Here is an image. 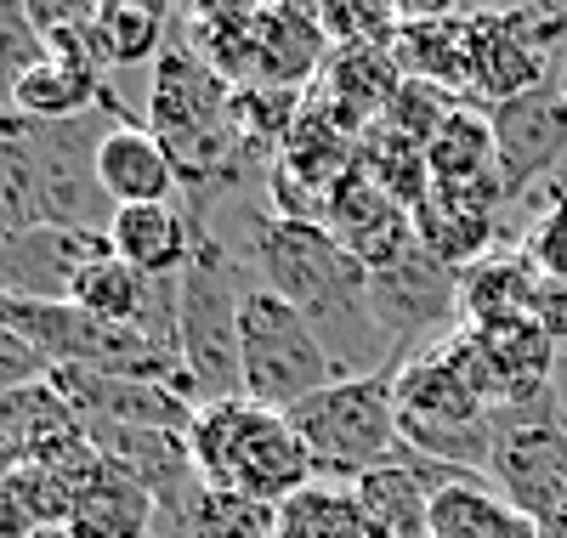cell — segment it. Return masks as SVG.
Listing matches in <instances>:
<instances>
[{"instance_id": "6da1fadb", "label": "cell", "mask_w": 567, "mask_h": 538, "mask_svg": "<svg viewBox=\"0 0 567 538\" xmlns=\"http://www.w3.org/2000/svg\"><path fill=\"white\" fill-rule=\"evenodd\" d=\"M250 261H256V283H267L272 296H284L318 329L341 380L403 369L381 318H374V272L352 250H341L329 227L272 216L250 238Z\"/></svg>"}, {"instance_id": "7a4b0ae2", "label": "cell", "mask_w": 567, "mask_h": 538, "mask_svg": "<svg viewBox=\"0 0 567 538\" xmlns=\"http://www.w3.org/2000/svg\"><path fill=\"white\" fill-rule=\"evenodd\" d=\"M187 454H194L205 487H221V494H239L272 510L318 482V465L301 443V431L290 425V414L261 408L250 397L199 408L194 431H187Z\"/></svg>"}, {"instance_id": "3957f363", "label": "cell", "mask_w": 567, "mask_h": 538, "mask_svg": "<svg viewBox=\"0 0 567 538\" xmlns=\"http://www.w3.org/2000/svg\"><path fill=\"white\" fill-rule=\"evenodd\" d=\"M245 296L250 272L216 232H205L176 296V352L187 363L199 408L245 397Z\"/></svg>"}, {"instance_id": "277c9868", "label": "cell", "mask_w": 567, "mask_h": 538, "mask_svg": "<svg viewBox=\"0 0 567 538\" xmlns=\"http://www.w3.org/2000/svg\"><path fill=\"white\" fill-rule=\"evenodd\" d=\"M398 431L403 448L437 470L454 476H483L488 482V459H494V414L483 408V397L460 380V369L449 363L443 340L437 346L414 352L398 374Z\"/></svg>"}, {"instance_id": "5b68a950", "label": "cell", "mask_w": 567, "mask_h": 538, "mask_svg": "<svg viewBox=\"0 0 567 538\" xmlns=\"http://www.w3.org/2000/svg\"><path fill=\"white\" fill-rule=\"evenodd\" d=\"M148 131L165 142V154L182 170V187L216 182L239 148V125H233V91L227 80L194 52L187 40H165L154 63L148 91Z\"/></svg>"}, {"instance_id": "8992f818", "label": "cell", "mask_w": 567, "mask_h": 538, "mask_svg": "<svg viewBox=\"0 0 567 538\" xmlns=\"http://www.w3.org/2000/svg\"><path fill=\"white\" fill-rule=\"evenodd\" d=\"M290 425L318 465L323 482H363L374 470L409 465L414 454L403 448L398 431V391L392 374H363V380H336L301 408H290Z\"/></svg>"}, {"instance_id": "52a82bcc", "label": "cell", "mask_w": 567, "mask_h": 538, "mask_svg": "<svg viewBox=\"0 0 567 538\" xmlns=\"http://www.w3.org/2000/svg\"><path fill=\"white\" fill-rule=\"evenodd\" d=\"M336 380L341 374L329 363L318 329L284 296H272L267 283H250V296H245V397L290 414Z\"/></svg>"}, {"instance_id": "ba28073f", "label": "cell", "mask_w": 567, "mask_h": 538, "mask_svg": "<svg viewBox=\"0 0 567 538\" xmlns=\"http://www.w3.org/2000/svg\"><path fill=\"white\" fill-rule=\"evenodd\" d=\"M488 487L528 521L567 516V414L556 391H545L539 403L494 414Z\"/></svg>"}, {"instance_id": "9c48e42d", "label": "cell", "mask_w": 567, "mask_h": 538, "mask_svg": "<svg viewBox=\"0 0 567 538\" xmlns=\"http://www.w3.org/2000/svg\"><path fill=\"white\" fill-rule=\"evenodd\" d=\"M494 125V165L505 193H523L539 176L561 170L567 159V91L561 85H534L511 103L488 108Z\"/></svg>"}, {"instance_id": "30bf717a", "label": "cell", "mask_w": 567, "mask_h": 538, "mask_svg": "<svg viewBox=\"0 0 567 538\" xmlns=\"http://www.w3.org/2000/svg\"><path fill=\"white\" fill-rule=\"evenodd\" d=\"M109 250V232L85 227H29L0 238V296L7 301H74L85 261Z\"/></svg>"}, {"instance_id": "8fae6325", "label": "cell", "mask_w": 567, "mask_h": 538, "mask_svg": "<svg viewBox=\"0 0 567 538\" xmlns=\"http://www.w3.org/2000/svg\"><path fill=\"white\" fill-rule=\"evenodd\" d=\"M63 385V397L80 408V420H103V425H131V431H171L187 436L194 431V403L176 397L171 385L136 380V374H103V369H52Z\"/></svg>"}, {"instance_id": "7c38bea8", "label": "cell", "mask_w": 567, "mask_h": 538, "mask_svg": "<svg viewBox=\"0 0 567 538\" xmlns=\"http://www.w3.org/2000/svg\"><path fill=\"white\" fill-rule=\"evenodd\" d=\"M329 238L352 250L369 272L398 267L414 250V216L392 199L386 187H374L363 170H352L336 193H329V210H323Z\"/></svg>"}, {"instance_id": "4fadbf2b", "label": "cell", "mask_w": 567, "mask_h": 538, "mask_svg": "<svg viewBox=\"0 0 567 538\" xmlns=\"http://www.w3.org/2000/svg\"><path fill=\"white\" fill-rule=\"evenodd\" d=\"M97 187L114 210H131V205H176L182 193V170L176 159L165 154V142L136 125V120H114L97 142Z\"/></svg>"}, {"instance_id": "5bb4252c", "label": "cell", "mask_w": 567, "mask_h": 538, "mask_svg": "<svg viewBox=\"0 0 567 538\" xmlns=\"http://www.w3.org/2000/svg\"><path fill=\"white\" fill-rule=\"evenodd\" d=\"M205 244V221L176 205H131L109 221V250L142 278H182Z\"/></svg>"}, {"instance_id": "9a60e30c", "label": "cell", "mask_w": 567, "mask_h": 538, "mask_svg": "<svg viewBox=\"0 0 567 538\" xmlns=\"http://www.w3.org/2000/svg\"><path fill=\"white\" fill-rule=\"evenodd\" d=\"M0 431L12 436V448L23 454V465H52V459H63V454L91 443L80 408L63 397V385L52 374L12 391V397H0Z\"/></svg>"}, {"instance_id": "2e32d148", "label": "cell", "mask_w": 567, "mask_h": 538, "mask_svg": "<svg viewBox=\"0 0 567 538\" xmlns=\"http://www.w3.org/2000/svg\"><path fill=\"white\" fill-rule=\"evenodd\" d=\"M97 108H109L103 69L80 63V58H58V52H45L12 91V114L34 120V125H69V120H85Z\"/></svg>"}, {"instance_id": "e0dca14e", "label": "cell", "mask_w": 567, "mask_h": 538, "mask_svg": "<svg viewBox=\"0 0 567 538\" xmlns=\"http://www.w3.org/2000/svg\"><path fill=\"white\" fill-rule=\"evenodd\" d=\"M443 482H454V470L409 459V465H392V470H374L352 487H358V499H363V510H369L381 538H432V499H437Z\"/></svg>"}, {"instance_id": "ac0fdd59", "label": "cell", "mask_w": 567, "mask_h": 538, "mask_svg": "<svg viewBox=\"0 0 567 538\" xmlns=\"http://www.w3.org/2000/svg\"><path fill=\"white\" fill-rule=\"evenodd\" d=\"M539 296V267L523 250H494L460 272V329H488L505 318H528Z\"/></svg>"}, {"instance_id": "d6986e66", "label": "cell", "mask_w": 567, "mask_h": 538, "mask_svg": "<svg viewBox=\"0 0 567 538\" xmlns=\"http://www.w3.org/2000/svg\"><path fill=\"white\" fill-rule=\"evenodd\" d=\"M432 538H539V521L505 505L483 476H454L432 499Z\"/></svg>"}, {"instance_id": "ffe728a7", "label": "cell", "mask_w": 567, "mask_h": 538, "mask_svg": "<svg viewBox=\"0 0 567 538\" xmlns=\"http://www.w3.org/2000/svg\"><path fill=\"white\" fill-rule=\"evenodd\" d=\"M323 18L312 12H261L256 18V80L267 91H296L323 58Z\"/></svg>"}, {"instance_id": "44dd1931", "label": "cell", "mask_w": 567, "mask_h": 538, "mask_svg": "<svg viewBox=\"0 0 567 538\" xmlns=\"http://www.w3.org/2000/svg\"><path fill=\"white\" fill-rule=\"evenodd\" d=\"M159 527L165 538H278V510L199 482L176 510L159 516Z\"/></svg>"}, {"instance_id": "7402d4cb", "label": "cell", "mask_w": 567, "mask_h": 538, "mask_svg": "<svg viewBox=\"0 0 567 538\" xmlns=\"http://www.w3.org/2000/svg\"><path fill=\"white\" fill-rule=\"evenodd\" d=\"M425 165H432V187H505L494 165V125L471 108H454L437 136L425 142Z\"/></svg>"}, {"instance_id": "603a6c76", "label": "cell", "mask_w": 567, "mask_h": 538, "mask_svg": "<svg viewBox=\"0 0 567 538\" xmlns=\"http://www.w3.org/2000/svg\"><path fill=\"white\" fill-rule=\"evenodd\" d=\"M278 538H381L352 482H312L278 505Z\"/></svg>"}, {"instance_id": "cb8c5ba5", "label": "cell", "mask_w": 567, "mask_h": 538, "mask_svg": "<svg viewBox=\"0 0 567 538\" xmlns=\"http://www.w3.org/2000/svg\"><path fill=\"white\" fill-rule=\"evenodd\" d=\"M165 52V12L154 7H131V0H114V7H97V63L109 69H131V63H159Z\"/></svg>"}, {"instance_id": "d4e9b609", "label": "cell", "mask_w": 567, "mask_h": 538, "mask_svg": "<svg viewBox=\"0 0 567 538\" xmlns=\"http://www.w3.org/2000/svg\"><path fill=\"white\" fill-rule=\"evenodd\" d=\"M40 58H45V40L29 7H0V114H12V91Z\"/></svg>"}, {"instance_id": "484cf974", "label": "cell", "mask_w": 567, "mask_h": 538, "mask_svg": "<svg viewBox=\"0 0 567 538\" xmlns=\"http://www.w3.org/2000/svg\"><path fill=\"white\" fill-rule=\"evenodd\" d=\"M523 256L539 267V278H561L567 283V193L561 187L550 193V205L539 210V221L528 227Z\"/></svg>"}, {"instance_id": "4316f807", "label": "cell", "mask_w": 567, "mask_h": 538, "mask_svg": "<svg viewBox=\"0 0 567 538\" xmlns=\"http://www.w3.org/2000/svg\"><path fill=\"white\" fill-rule=\"evenodd\" d=\"M45 374H52V363H45L23 334H12L7 323H0V397H12V391H23Z\"/></svg>"}, {"instance_id": "83f0119b", "label": "cell", "mask_w": 567, "mask_h": 538, "mask_svg": "<svg viewBox=\"0 0 567 538\" xmlns=\"http://www.w3.org/2000/svg\"><path fill=\"white\" fill-rule=\"evenodd\" d=\"M534 318L545 323V334L556 340V346H567V283H561V278H539Z\"/></svg>"}, {"instance_id": "f1b7e54d", "label": "cell", "mask_w": 567, "mask_h": 538, "mask_svg": "<svg viewBox=\"0 0 567 538\" xmlns=\"http://www.w3.org/2000/svg\"><path fill=\"white\" fill-rule=\"evenodd\" d=\"M18 465H23V454L12 448V436H7V431H0V482H7V476H12Z\"/></svg>"}, {"instance_id": "f546056e", "label": "cell", "mask_w": 567, "mask_h": 538, "mask_svg": "<svg viewBox=\"0 0 567 538\" xmlns=\"http://www.w3.org/2000/svg\"><path fill=\"white\" fill-rule=\"evenodd\" d=\"M539 538H567V516H550V521H539Z\"/></svg>"}, {"instance_id": "4dcf8cb0", "label": "cell", "mask_w": 567, "mask_h": 538, "mask_svg": "<svg viewBox=\"0 0 567 538\" xmlns=\"http://www.w3.org/2000/svg\"><path fill=\"white\" fill-rule=\"evenodd\" d=\"M561 91H567V85H561Z\"/></svg>"}]
</instances>
